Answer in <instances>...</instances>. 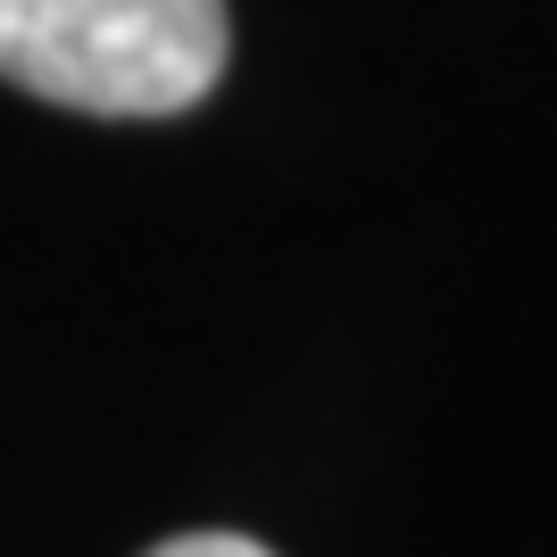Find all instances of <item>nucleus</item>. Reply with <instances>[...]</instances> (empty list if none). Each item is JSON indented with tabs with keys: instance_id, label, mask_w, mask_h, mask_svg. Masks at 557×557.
<instances>
[{
	"instance_id": "obj_2",
	"label": "nucleus",
	"mask_w": 557,
	"mask_h": 557,
	"mask_svg": "<svg viewBox=\"0 0 557 557\" xmlns=\"http://www.w3.org/2000/svg\"><path fill=\"white\" fill-rule=\"evenodd\" d=\"M150 557H275V549H258L250 533H175V541H159Z\"/></svg>"
},
{
	"instance_id": "obj_1",
	"label": "nucleus",
	"mask_w": 557,
	"mask_h": 557,
	"mask_svg": "<svg viewBox=\"0 0 557 557\" xmlns=\"http://www.w3.org/2000/svg\"><path fill=\"white\" fill-rule=\"evenodd\" d=\"M225 42V0H0V84L84 116L200 109Z\"/></svg>"
}]
</instances>
